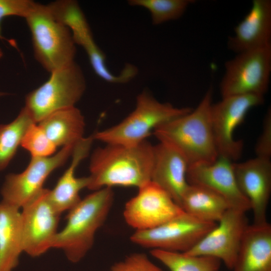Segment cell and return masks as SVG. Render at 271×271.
<instances>
[{"mask_svg":"<svg viewBox=\"0 0 271 271\" xmlns=\"http://www.w3.org/2000/svg\"><path fill=\"white\" fill-rule=\"evenodd\" d=\"M154 146L146 140L132 146L106 144L92 153L87 188H140L151 181Z\"/></svg>","mask_w":271,"mask_h":271,"instance_id":"1","label":"cell"},{"mask_svg":"<svg viewBox=\"0 0 271 271\" xmlns=\"http://www.w3.org/2000/svg\"><path fill=\"white\" fill-rule=\"evenodd\" d=\"M212 96L210 88L195 109L164 123L153 131L159 142L181 154L189 167L211 164L219 157L210 117Z\"/></svg>","mask_w":271,"mask_h":271,"instance_id":"2","label":"cell"},{"mask_svg":"<svg viewBox=\"0 0 271 271\" xmlns=\"http://www.w3.org/2000/svg\"><path fill=\"white\" fill-rule=\"evenodd\" d=\"M114 193L103 188L85 197L68 211L65 227L58 231L52 248L62 250L72 262L80 261L91 248L97 231L111 208Z\"/></svg>","mask_w":271,"mask_h":271,"instance_id":"3","label":"cell"},{"mask_svg":"<svg viewBox=\"0 0 271 271\" xmlns=\"http://www.w3.org/2000/svg\"><path fill=\"white\" fill-rule=\"evenodd\" d=\"M31 34L35 59L50 73L75 62L76 45L69 29L47 5L34 2L24 18Z\"/></svg>","mask_w":271,"mask_h":271,"instance_id":"4","label":"cell"},{"mask_svg":"<svg viewBox=\"0 0 271 271\" xmlns=\"http://www.w3.org/2000/svg\"><path fill=\"white\" fill-rule=\"evenodd\" d=\"M192 110L161 102L144 90L138 95L135 108L128 115L115 125L93 134V138L105 144L136 146L146 141L160 125Z\"/></svg>","mask_w":271,"mask_h":271,"instance_id":"5","label":"cell"},{"mask_svg":"<svg viewBox=\"0 0 271 271\" xmlns=\"http://www.w3.org/2000/svg\"><path fill=\"white\" fill-rule=\"evenodd\" d=\"M86 87L83 72L75 62L50 73L46 82L26 95L24 107L38 123L54 112L75 106Z\"/></svg>","mask_w":271,"mask_h":271,"instance_id":"6","label":"cell"},{"mask_svg":"<svg viewBox=\"0 0 271 271\" xmlns=\"http://www.w3.org/2000/svg\"><path fill=\"white\" fill-rule=\"evenodd\" d=\"M221 80L222 98L253 95L263 96L271 73V45L245 51L225 63Z\"/></svg>","mask_w":271,"mask_h":271,"instance_id":"7","label":"cell"},{"mask_svg":"<svg viewBox=\"0 0 271 271\" xmlns=\"http://www.w3.org/2000/svg\"><path fill=\"white\" fill-rule=\"evenodd\" d=\"M216 224L200 220L184 212L157 227L136 230L130 238L133 243L152 250L185 252L193 248Z\"/></svg>","mask_w":271,"mask_h":271,"instance_id":"8","label":"cell"},{"mask_svg":"<svg viewBox=\"0 0 271 271\" xmlns=\"http://www.w3.org/2000/svg\"><path fill=\"white\" fill-rule=\"evenodd\" d=\"M264 97L259 95H236L222 98L212 103L211 122L218 156L233 162L241 156L243 144L234 137L235 128L243 121L252 107L261 105Z\"/></svg>","mask_w":271,"mask_h":271,"instance_id":"9","label":"cell"},{"mask_svg":"<svg viewBox=\"0 0 271 271\" xmlns=\"http://www.w3.org/2000/svg\"><path fill=\"white\" fill-rule=\"evenodd\" d=\"M74 146L62 147L48 157L31 158L22 172L8 174L1 190L2 201L19 209L26 205L44 189L43 185L49 175L71 156Z\"/></svg>","mask_w":271,"mask_h":271,"instance_id":"10","label":"cell"},{"mask_svg":"<svg viewBox=\"0 0 271 271\" xmlns=\"http://www.w3.org/2000/svg\"><path fill=\"white\" fill-rule=\"evenodd\" d=\"M49 189L44 188L23 206L21 212L23 252L32 257L41 255L52 248L57 234L60 214L48 197Z\"/></svg>","mask_w":271,"mask_h":271,"instance_id":"11","label":"cell"},{"mask_svg":"<svg viewBox=\"0 0 271 271\" xmlns=\"http://www.w3.org/2000/svg\"><path fill=\"white\" fill-rule=\"evenodd\" d=\"M138 189L123 210L125 222L136 230L157 227L184 212L166 191L151 181Z\"/></svg>","mask_w":271,"mask_h":271,"instance_id":"12","label":"cell"},{"mask_svg":"<svg viewBox=\"0 0 271 271\" xmlns=\"http://www.w3.org/2000/svg\"><path fill=\"white\" fill-rule=\"evenodd\" d=\"M245 213L229 208L216 225L193 248L185 252L215 257L232 270L249 225Z\"/></svg>","mask_w":271,"mask_h":271,"instance_id":"13","label":"cell"},{"mask_svg":"<svg viewBox=\"0 0 271 271\" xmlns=\"http://www.w3.org/2000/svg\"><path fill=\"white\" fill-rule=\"evenodd\" d=\"M233 165L239 188L252 211L253 223L266 222L271 192L270 159L256 157Z\"/></svg>","mask_w":271,"mask_h":271,"instance_id":"14","label":"cell"},{"mask_svg":"<svg viewBox=\"0 0 271 271\" xmlns=\"http://www.w3.org/2000/svg\"><path fill=\"white\" fill-rule=\"evenodd\" d=\"M233 162L219 156L213 163L188 168L189 184L205 187L221 196L230 208L244 212L250 210L249 203L238 185Z\"/></svg>","mask_w":271,"mask_h":271,"instance_id":"15","label":"cell"},{"mask_svg":"<svg viewBox=\"0 0 271 271\" xmlns=\"http://www.w3.org/2000/svg\"><path fill=\"white\" fill-rule=\"evenodd\" d=\"M227 44L236 54L271 45V1L253 0Z\"/></svg>","mask_w":271,"mask_h":271,"instance_id":"16","label":"cell"},{"mask_svg":"<svg viewBox=\"0 0 271 271\" xmlns=\"http://www.w3.org/2000/svg\"><path fill=\"white\" fill-rule=\"evenodd\" d=\"M56 19L70 30L76 45L86 52L96 73L105 70V55L94 41L90 27L78 2L73 0H59L47 5Z\"/></svg>","mask_w":271,"mask_h":271,"instance_id":"17","label":"cell"},{"mask_svg":"<svg viewBox=\"0 0 271 271\" xmlns=\"http://www.w3.org/2000/svg\"><path fill=\"white\" fill-rule=\"evenodd\" d=\"M188 164L184 157L170 146L159 142L154 146L151 181L166 191L180 206L189 183Z\"/></svg>","mask_w":271,"mask_h":271,"instance_id":"18","label":"cell"},{"mask_svg":"<svg viewBox=\"0 0 271 271\" xmlns=\"http://www.w3.org/2000/svg\"><path fill=\"white\" fill-rule=\"evenodd\" d=\"M93 134L84 138L77 143L71 155L69 166L58 180L52 190H49V201L59 214L72 209L81 200L79 193L88 187L89 177H77L75 171L79 164L89 155L93 142Z\"/></svg>","mask_w":271,"mask_h":271,"instance_id":"19","label":"cell"},{"mask_svg":"<svg viewBox=\"0 0 271 271\" xmlns=\"http://www.w3.org/2000/svg\"><path fill=\"white\" fill-rule=\"evenodd\" d=\"M233 271H271V225L267 221L248 225Z\"/></svg>","mask_w":271,"mask_h":271,"instance_id":"20","label":"cell"},{"mask_svg":"<svg viewBox=\"0 0 271 271\" xmlns=\"http://www.w3.org/2000/svg\"><path fill=\"white\" fill-rule=\"evenodd\" d=\"M22 245L20 209L0 202V271H13L18 265Z\"/></svg>","mask_w":271,"mask_h":271,"instance_id":"21","label":"cell"},{"mask_svg":"<svg viewBox=\"0 0 271 271\" xmlns=\"http://www.w3.org/2000/svg\"><path fill=\"white\" fill-rule=\"evenodd\" d=\"M38 124L57 147L74 146L84 138V117L76 106L54 112Z\"/></svg>","mask_w":271,"mask_h":271,"instance_id":"22","label":"cell"},{"mask_svg":"<svg viewBox=\"0 0 271 271\" xmlns=\"http://www.w3.org/2000/svg\"><path fill=\"white\" fill-rule=\"evenodd\" d=\"M180 207L187 214L200 220L217 223L230 208L219 195L202 186L189 184Z\"/></svg>","mask_w":271,"mask_h":271,"instance_id":"23","label":"cell"},{"mask_svg":"<svg viewBox=\"0 0 271 271\" xmlns=\"http://www.w3.org/2000/svg\"><path fill=\"white\" fill-rule=\"evenodd\" d=\"M33 122H35L24 107L12 121L0 124V171L9 165L21 146L27 129Z\"/></svg>","mask_w":271,"mask_h":271,"instance_id":"24","label":"cell"},{"mask_svg":"<svg viewBox=\"0 0 271 271\" xmlns=\"http://www.w3.org/2000/svg\"><path fill=\"white\" fill-rule=\"evenodd\" d=\"M151 253L170 271H219L221 264L215 257L184 252L153 249Z\"/></svg>","mask_w":271,"mask_h":271,"instance_id":"25","label":"cell"},{"mask_svg":"<svg viewBox=\"0 0 271 271\" xmlns=\"http://www.w3.org/2000/svg\"><path fill=\"white\" fill-rule=\"evenodd\" d=\"M193 0H130L132 6L143 7L150 13L152 24L158 25L181 18Z\"/></svg>","mask_w":271,"mask_h":271,"instance_id":"26","label":"cell"},{"mask_svg":"<svg viewBox=\"0 0 271 271\" xmlns=\"http://www.w3.org/2000/svg\"><path fill=\"white\" fill-rule=\"evenodd\" d=\"M21 146L27 150L31 158H45L56 153L57 147L49 139L37 123L31 124L22 138Z\"/></svg>","mask_w":271,"mask_h":271,"instance_id":"27","label":"cell"},{"mask_svg":"<svg viewBox=\"0 0 271 271\" xmlns=\"http://www.w3.org/2000/svg\"><path fill=\"white\" fill-rule=\"evenodd\" d=\"M109 271H163L144 253L135 252L113 264Z\"/></svg>","mask_w":271,"mask_h":271,"instance_id":"28","label":"cell"},{"mask_svg":"<svg viewBox=\"0 0 271 271\" xmlns=\"http://www.w3.org/2000/svg\"><path fill=\"white\" fill-rule=\"evenodd\" d=\"M35 2L31 0H0V39L1 22L8 16H18L23 18L26 16Z\"/></svg>","mask_w":271,"mask_h":271,"instance_id":"29","label":"cell"},{"mask_svg":"<svg viewBox=\"0 0 271 271\" xmlns=\"http://www.w3.org/2000/svg\"><path fill=\"white\" fill-rule=\"evenodd\" d=\"M255 151L256 157L270 159L271 157V109L268 108L264 119L262 130Z\"/></svg>","mask_w":271,"mask_h":271,"instance_id":"30","label":"cell"},{"mask_svg":"<svg viewBox=\"0 0 271 271\" xmlns=\"http://www.w3.org/2000/svg\"><path fill=\"white\" fill-rule=\"evenodd\" d=\"M3 52H2V50H1V49L0 48V59L2 58V57L3 56Z\"/></svg>","mask_w":271,"mask_h":271,"instance_id":"31","label":"cell"},{"mask_svg":"<svg viewBox=\"0 0 271 271\" xmlns=\"http://www.w3.org/2000/svg\"><path fill=\"white\" fill-rule=\"evenodd\" d=\"M5 94H6V93H5L0 92V96H2V95H5Z\"/></svg>","mask_w":271,"mask_h":271,"instance_id":"32","label":"cell"}]
</instances>
